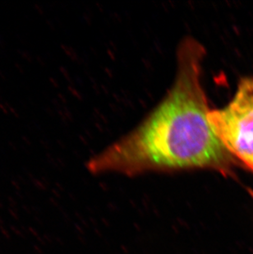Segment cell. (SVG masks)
I'll use <instances>...</instances> for the list:
<instances>
[{"mask_svg": "<svg viewBox=\"0 0 253 254\" xmlns=\"http://www.w3.org/2000/svg\"><path fill=\"white\" fill-rule=\"evenodd\" d=\"M205 53L193 37L181 41L177 73L168 93L137 127L89 161L91 172L136 175L206 169L231 175L235 160L209 120L201 81Z\"/></svg>", "mask_w": 253, "mask_h": 254, "instance_id": "obj_1", "label": "cell"}, {"mask_svg": "<svg viewBox=\"0 0 253 254\" xmlns=\"http://www.w3.org/2000/svg\"><path fill=\"white\" fill-rule=\"evenodd\" d=\"M209 120L234 160L253 172V77L243 78L232 101L210 111Z\"/></svg>", "mask_w": 253, "mask_h": 254, "instance_id": "obj_2", "label": "cell"}, {"mask_svg": "<svg viewBox=\"0 0 253 254\" xmlns=\"http://www.w3.org/2000/svg\"><path fill=\"white\" fill-rule=\"evenodd\" d=\"M252 195H253V193H252Z\"/></svg>", "mask_w": 253, "mask_h": 254, "instance_id": "obj_3", "label": "cell"}]
</instances>
